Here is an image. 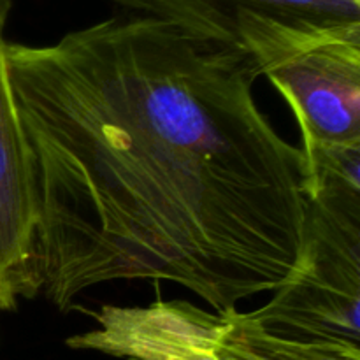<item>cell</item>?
<instances>
[{"label":"cell","instance_id":"6da1fadb","mask_svg":"<svg viewBox=\"0 0 360 360\" xmlns=\"http://www.w3.org/2000/svg\"><path fill=\"white\" fill-rule=\"evenodd\" d=\"M34 200L28 297L67 311L120 280L181 285L217 311L297 266L308 174L229 46L150 16L55 44L7 42Z\"/></svg>","mask_w":360,"mask_h":360},{"label":"cell","instance_id":"7a4b0ae2","mask_svg":"<svg viewBox=\"0 0 360 360\" xmlns=\"http://www.w3.org/2000/svg\"><path fill=\"white\" fill-rule=\"evenodd\" d=\"M248 313L274 336L360 347V197L309 192L297 266Z\"/></svg>","mask_w":360,"mask_h":360},{"label":"cell","instance_id":"3957f363","mask_svg":"<svg viewBox=\"0 0 360 360\" xmlns=\"http://www.w3.org/2000/svg\"><path fill=\"white\" fill-rule=\"evenodd\" d=\"M229 46L260 76L347 25L360 23V0H112Z\"/></svg>","mask_w":360,"mask_h":360},{"label":"cell","instance_id":"277c9868","mask_svg":"<svg viewBox=\"0 0 360 360\" xmlns=\"http://www.w3.org/2000/svg\"><path fill=\"white\" fill-rule=\"evenodd\" d=\"M266 76L294 111L302 144H360V25L308 46Z\"/></svg>","mask_w":360,"mask_h":360},{"label":"cell","instance_id":"5b68a950","mask_svg":"<svg viewBox=\"0 0 360 360\" xmlns=\"http://www.w3.org/2000/svg\"><path fill=\"white\" fill-rule=\"evenodd\" d=\"M95 320V329L70 336L67 347L127 360H221L217 343L224 316L188 301L104 306Z\"/></svg>","mask_w":360,"mask_h":360},{"label":"cell","instance_id":"8992f818","mask_svg":"<svg viewBox=\"0 0 360 360\" xmlns=\"http://www.w3.org/2000/svg\"><path fill=\"white\" fill-rule=\"evenodd\" d=\"M11 0H0V287L9 309L28 297L34 200L28 153L14 105L4 27Z\"/></svg>","mask_w":360,"mask_h":360},{"label":"cell","instance_id":"52a82bcc","mask_svg":"<svg viewBox=\"0 0 360 360\" xmlns=\"http://www.w3.org/2000/svg\"><path fill=\"white\" fill-rule=\"evenodd\" d=\"M224 330L217 343L221 360H360V347L323 341H301L266 333L250 313L218 311Z\"/></svg>","mask_w":360,"mask_h":360}]
</instances>
